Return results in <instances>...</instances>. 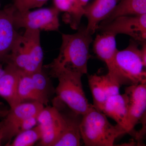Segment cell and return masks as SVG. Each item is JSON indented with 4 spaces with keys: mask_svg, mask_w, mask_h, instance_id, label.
<instances>
[{
    "mask_svg": "<svg viewBox=\"0 0 146 146\" xmlns=\"http://www.w3.org/2000/svg\"><path fill=\"white\" fill-rule=\"evenodd\" d=\"M30 75L37 93L45 99L49 100L48 78L43 72V70L33 73Z\"/></svg>",
    "mask_w": 146,
    "mask_h": 146,
    "instance_id": "obj_23",
    "label": "cell"
},
{
    "mask_svg": "<svg viewBox=\"0 0 146 146\" xmlns=\"http://www.w3.org/2000/svg\"><path fill=\"white\" fill-rule=\"evenodd\" d=\"M4 72L0 78V97L8 103L12 108L22 103L18 93L21 70L13 65L6 64Z\"/></svg>",
    "mask_w": 146,
    "mask_h": 146,
    "instance_id": "obj_12",
    "label": "cell"
},
{
    "mask_svg": "<svg viewBox=\"0 0 146 146\" xmlns=\"http://www.w3.org/2000/svg\"><path fill=\"white\" fill-rule=\"evenodd\" d=\"M80 128L81 139L86 146H112L118 137L128 133L117 124H111L106 115L93 105L82 115Z\"/></svg>",
    "mask_w": 146,
    "mask_h": 146,
    "instance_id": "obj_3",
    "label": "cell"
},
{
    "mask_svg": "<svg viewBox=\"0 0 146 146\" xmlns=\"http://www.w3.org/2000/svg\"><path fill=\"white\" fill-rule=\"evenodd\" d=\"M136 41H131L125 49L115 55L112 72L108 73L120 85H135L146 81L145 71Z\"/></svg>",
    "mask_w": 146,
    "mask_h": 146,
    "instance_id": "obj_4",
    "label": "cell"
},
{
    "mask_svg": "<svg viewBox=\"0 0 146 146\" xmlns=\"http://www.w3.org/2000/svg\"><path fill=\"white\" fill-rule=\"evenodd\" d=\"M146 82L130 85L125 89L128 100L129 123L132 133L135 126L146 114Z\"/></svg>",
    "mask_w": 146,
    "mask_h": 146,
    "instance_id": "obj_10",
    "label": "cell"
},
{
    "mask_svg": "<svg viewBox=\"0 0 146 146\" xmlns=\"http://www.w3.org/2000/svg\"><path fill=\"white\" fill-rule=\"evenodd\" d=\"M4 69L3 68L2 63H0V78L4 72ZM8 112V110H4L0 106V118H5Z\"/></svg>",
    "mask_w": 146,
    "mask_h": 146,
    "instance_id": "obj_27",
    "label": "cell"
},
{
    "mask_svg": "<svg viewBox=\"0 0 146 146\" xmlns=\"http://www.w3.org/2000/svg\"><path fill=\"white\" fill-rule=\"evenodd\" d=\"M117 35L125 34L137 42L143 43L146 39V14L120 16L102 25L98 29Z\"/></svg>",
    "mask_w": 146,
    "mask_h": 146,
    "instance_id": "obj_6",
    "label": "cell"
},
{
    "mask_svg": "<svg viewBox=\"0 0 146 146\" xmlns=\"http://www.w3.org/2000/svg\"><path fill=\"white\" fill-rule=\"evenodd\" d=\"M18 96L22 102L26 100H32L48 106L49 100L41 96L35 88L30 75L21 71L18 82Z\"/></svg>",
    "mask_w": 146,
    "mask_h": 146,
    "instance_id": "obj_21",
    "label": "cell"
},
{
    "mask_svg": "<svg viewBox=\"0 0 146 146\" xmlns=\"http://www.w3.org/2000/svg\"><path fill=\"white\" fill-rule=\"evenodd\" d=\"M55 7L40 9L30 11L16 10L13 14V23L16 29L20 28L58 31L60 27L59 13Z\"/></svg>",
    "mask_w": 146,
    "mask_h": 146,
    "instance_id": "obj_5",
    "label": "cell"
},
{
    "mask_svg": "<svg viewBox=\"0 0 146 146\" xmlns=\"http://www.w3.org/2000/svg\"><path fill=\"white\" fill-rule=\"evenodd\" d=\"M48 0H15L13 7L16 10L25 11L36 7H41Z\"/></svg>",
    "mask_w": 146,
    "mask_h": 146,
    "instance_id": "obj_24",
    "label": "cell"
},
{
    "mask_svg": "<svg viewBox=\"0 0 146 146\" xmlns=\"http://www.w3.org/2000/svg\"><path fill=\"white\" fill-rule=\"evenodd\" d=\"M54 3L56 8L65 13L63 21L73 29H78L84 15V7L79 0H54Z\"/></svg>",
    "mask_w": 146,
    "mask_h": 146,
    "instance_id": "obj_17",
    "label": "cell"
},
{
    "mask_svg": "<svg viewBox=\"0 0 146 146\" xmlns=\"http://www.w3.org/2000/svg\"><path fill=\"white\" fill-rule=\"evenodd\" d=\"M144 14H146V0H121L100 25L107 24L120 16Z\"/></svg>",
    "mask_w": 146,
    "mask_h": 146,
    "instance_id": "obj_19",
    "label": "cell"
},
{
    "mask_svg": "<svg viewBox=\"0 0 146 146\" xmlns=\"http://www.w3.org/2000/svg\"><path fill=\"white\" fill-rule=\"evenodd\" d=\"M37 121L42 134L39 145L53 146L63 130L65 116L55 106H47L39 112Z\"/></svg>",
    "mask_w": 146,
    "mask_h": 146,
    "instance_id": "obj_7",
    "label": "cell"
},
{
    "mask_svg": "<svg viewBox=\"0 0 146 146\" xmlns=\"http://www.w3.org/2000/svg\"><path fill=\"white\" fill-rule=\"evenodd\" d=\"M116 35L107 32L98 34L94 42V50L100 59L107 65L108 73L112 72L114 59L118 50L116 46Z\"/></svg>",
    "mask_w": 146,
    "mask_h": 146,
    "instance_id": "obj_16",
    "label": "cell"
},
{
    "mask_svg": "<svg viewBox=\"0 0 146 146\" xmlns=\"http://www.w3.org/2000/svg\"><path fill=\"white\" fill-rule=\"evenodd\" d=\"M62 39L59 54L50 64L82 75L87 74L92 35L82 27L74 34H62Z\"/></svg>",
    "mask_w": 146,
    "mask_h": 146,
    "instance_id": "obj_1",
    "label": "cell"
},
{
    "mask_svg": "<svg viewBox=\"0 0 146 146\" xmlns=\"http://www.w3.org/2000/svg\"><path fill=\"white\" fill-rule=\"evenodd\" d=\"M89 1V0H79L82 5L83 7H85L86 5V4Z\"/></svg>",
    "mask_w": 146,
    "mask_h": 146,
    "instance_id": "obj_29",
    "label": "cell"
},
{
    "mask_svg": "<svg viewBox=\"0 0 146 146\" xmlns=\"http://www.w3.org/2000/svg\"><path fill=\"white\" fill-rule=\"evenodd\" d=\"M4 129L3 121L0 122V146L2 145V143L3 141Z\"/></svg>",
    "mask_w": 146,
    "mask_h": 146,
    "instance_id": "obj_28",
    "label": "cell"
},
{
    "mask_svg": "<svg viewBox=\"0 0 146 146\" xmlns=\"http://www.w3.org/2000/svg\"><path fill=\"white\" fill-rule=\"evenodd\" d=\"M23 35L26 39L29 55L28 63L23 72L30 75L43 68L44 52L40 43V31L26 29Z\"/></svg>",
    "mask_w": 146,
    "mask_h": 146,
    "instance_id": "obj_15",
    "label": "cell"
},
{
    "mask_svg": "<svg viewBox=\"0 0 146 146\" xmlns=\"http://www.w3.org/2000/svg\"><path fill=\"white\" fill-rule=\"evenodd\" d=\"M45 67L50 70V75L58 79L55 92L58 99L74 113L81 116L85 114L93 105L89 103L84 91L81 80L83 75L50 64Z\"/></svg>",
    "mask_w": 146,
    "mask_h": 146,
    "instance_id": "obj_2",
    "label": "cell"
},
{
    "mask_svg": "<svg viewBox=\"0 0 146 146\" xmlns=\"http://www.w3.org/2000/svg\"><path fill=\"white\" fill-rule=\"evenodd\" d=\"M89 84L93 96V106L101 112L108 98L119 94L121 85L108 73L105 75L96 74L89 76Z\"/></svg>",
    "mask_w": 146,
    "mask_h": 146,
    "instance_id": "obj_9",
    "label": "cell"
},
{
    "mask_svg": "<svg viewBox=\"0 0 146 146\" xmlns=\"http://www.w3.org/2000/svg\"><path fill=\"white\" fill-rule=\"evenodd\" d=\"M41 131L37 125L29 130L21 131L16 135L11 143L6 144L7 146H31L41 139Z\"/></svg>",
    "mask_w": 146,
    "mask_h": 146,
    "instance_id": "obj_22",
    "label": "cell"
},
{
    "mask_svg": "<svg viewBox=\"0 0 146 146\" xmlns=\"http://www.w3.org/2000/svg\"><path fill=\"white\" fill-rule=\"evenodd\" d=\"M74 117L65 116V123L59 138L53 146H79L80 145V126L81 119L78 115Z\"/></svg>",
    "mask_w": 146,
    "mask_h": 146,
    "instance_id": "obj_18",
    "label": "cell"
},
{
    "mask_svg": "<svg viewBox=\"0 0 146 146\" xmlns=\"http://www.w3.org/2000/svg\"><path fill=\"white\" fill-rule=\"evenodd\" d=\"M13 5L0 10V63H4L19 33L13 23Z\"/></svg>",
    "mask_w": 146,
    "mask_h": 146,
    "instance_id": "obj_11",
    "label": "cell"
},
{
    "mask_svg": "<svg viewBox=\"0 0 146 146\" xmlns=\"http://www.w3.org/2000/svg\"><path fill=\"white\" fill-rule=\"evenodd\" d=\"M38 102H22L8 110L7 115L3 119V141H10L19 132L21 123L27 118L38 115L44 107Z\"/></svg>",
    "mask_w": 146,
    "mask_h": 146,
    "instance_id": "obj_8",
    "label": "cell"
},
{
    "mask_svg": "<svg viewBox=\"0 0 146 146\" xmlns=\"http://www.w3.org/2000/svg\"><path fill=\"white\" fill-rule=\"evenodd\" d=\"M38 115L31 116L24 120L20 126L19 133L21 131L31 129L37 125H38Z\"/></svg>",
    "mask_w": 146,
    "mask_h": 146,
    "instance_id": "obj_25",
    "label": "cell"
},
{
    "mask_svg": "<svg viewBox=\"0 0 146 146\" xmlns=\"http://www.w3.org/2000/svg\"><path fill=\"white\" fill-rule=\"evenodd\" d=\"M102 112L115 120L117 124L123 127L128 133H132L129 123L127 97L125 93L122 95L118 94L108 98Z\"/></svg>",
    "mask_w": 146,
    "mask_h": 146,
    "instance_id": "obj_13",
    "label": "cell"
},
{
    "mask_svg": "<svg viewBox=\"0 0 146 146\" xmlns=\"http://www.w3.org/2000/svg\"><path fill=\"white\" fill-rule=\"evenodd\" d=\"M29 60L28 49L25 36L18 34L4 63L13 65L23 71Z\"/></svg>",
    "mask_w": 146,
    "mask_h": 146,
    "instance_id": "obj_20",
    "label": "cell"
},
{
    "mask_svg": "<svg viewBox=\"0 0 146 146\" xmlns=\"http://www.w3.org/2000/svg\"><path fill=\"white\" fill-rule=\"evenodd\" d=\"M140 51H141V57H142V60L144 66L146 68V42H144L142 44V47L140 49Z\"/></svg>",
    "mask_w": 146,
    "mask_h": 146,
    "instance_id": "obj_26",
    "label": "cell"
},
{
    "mask_svg": "<svg viewBox=\"0 0 146 146\" xmlns=\"http://www.w3.org/2000/svg\"><path fill=\"white\" fill-rule=\"evenodd\" d=\"M119 0H95L93 3L84 7V16L88 20L86 29L94 34L98 29L100 22L103 21L118 3Z\"/></svg>",
    "mask_w": 146,
    "mask_h": 146,
    "instance_id": "obj_14",
    "label": "cell"
}]
</instances>
